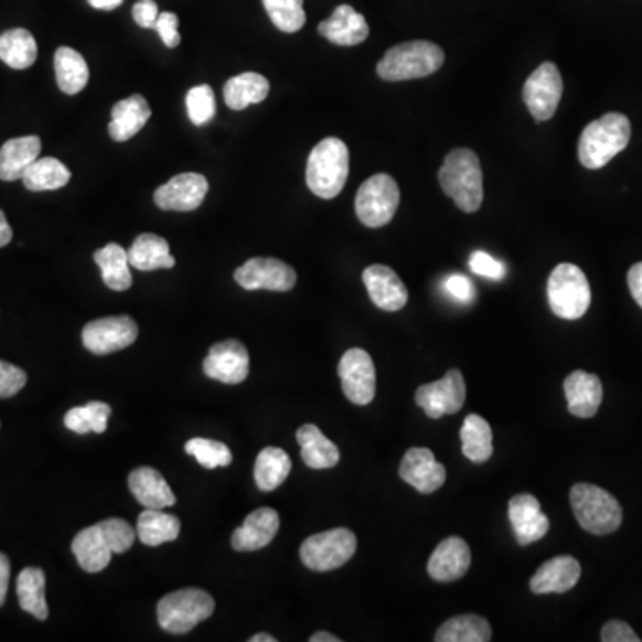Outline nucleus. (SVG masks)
<instances>
[{
    "label": "nucleus",
    "instance_id": "393cba45",
    "mask_svg": "<svg viewBox=\"0 0 642 642\" xmlns=\"http://www.w3.org/2000/svg\"><path fill=\"white\" fill-rule=\"evenodd\" d=\"M564 395L573 416L582 419L592 418L603 400V386L600 378L592 373L577 370L564 381Z\"/></svg>",
    "mask_w": 642,
    "mask_h": 642
},
{
    "label": "nucleus",
    "instance_id": "a18cd8bd",
    "mask_svg": "<svg viewBox=\"0 0 642 642\" xmlns=\"http://www.w3.org/2000/svg\"><path fill=\"white\" fill-rule=\"evenodd\" d=\"M28 384V373L14 364L0 361V398L17 395Z\"/></svg>",
    "mask_w": 642,
    "mask_h": 642
},
{
    "label": "nucleus",
    "instance_id": "6e6d98bb",
    "mask_svg": "<svg viewBox=\"0 0 642 642\" xmlns=\"http://www.w3.org/2000/svg\"><path fill=\"white\" fill-rule=\"evenodd\" d=\"M89 6H94L95 10L111 11L117 10L124 0H88Z\"/></svg>",
    "mask_w": 642,
    "mask_h": 642
},
{
    "label": "nucleus",
    "instance_id": "bb28decb",
    "mask_svg": "<svg viewBox=\"0 0 642 642\" xmlns=\"http://www.w3.org/2000/svg\"><path fill=\"white\" fill-rule=\"evenodd\" d=\"M42 140L38 136H24L6 141L0 149V179L19 181L24 178L28 168L40 158Z\"/></svg>",
    "mask_w": 642,
    "mask_h": 642
},
{
    "label": "nucleus",
    "instance_id": "7c9ffc66",
    "mask_svg": "<svg viewBox=\"0 0 642 642\" xmlns=\"http://www.w3.org/2000/svg\"><path fill=\"white\" fill-rule=\"evenodd\" d=\"M181 534V522L178 516L167 514L163 509H145L138 517L136 535L145 546H161L172 543Z\"/></svg>",
    "mask_w": 642,
    "mask_h": 642
},
{
    "label": "nucleus",
    "instance_id": "9d476101",
    "mask_svg": "<svg viewBox=\"0 0 642 642\" xmlns=\"http://www.w3.org/2000/svg\"><path fill=\"white\" fill-rule=\"evenodd\" d=\"M357 549V537L349 528H332L303 541L300 559L312 571H334L345 566Z\"/></svg>",
    "mask_w": 642,
    "mask_h": 642
},
{
    "label": "nucleus",
    "instance_id": "79ce46f5",
    "mask_svg": "<svg viewBox=\"0 0 642 642\" xmlns=\"http://www.w3.org/2000/svg\"><path fill=\"white\" fill-rule=\"evenodd\" d=\"M266 13L282 33H298L306 25L303 0H263Z\"/></svg>",
    "mask_w": 642,
    "mask_h": 642
},
{
    "label": "nucleus",
    "instance_id": "4c0bfd02",
    "mask_svg": "<svg viewBox=\"0 0 642 642\" xmlns=\"http://www.w3.org/2000/svg\"><path fill=\"white\" fill-rule=\"evenodd\" d=\"M462 453L475 464L489 461L493 456V430L482 416L470 415L461 428Z\"/></svg>",
    "mask_w": 642,
    "mask_h": 642
},
{
    "label": "nucleus",
    "instance_id": "49530a36",
    "mask_svg": "<svg viewBox=\"0 0 642 642\" xmlns=\"http://www.w3.org/2000/svg\"><path fill=\"white\" fill-rule=\"evenodd\" d=\"M470 268L473 274L491 280H502L507 274L505 265L496 261L493 256H489L488 252L484 250H477L471 254Z\"/></svg>",
    "mask_w": 642,
    "mask_h": 642
},
{
    "label": "nucleus",
    "instance_id": "8fccbe9b",
    "mask_svg": "<svg viewBox=\"0 0 642 642\" xmlns=\"http://www.w3.org/2000/svg\"><path fill=\"white\" fill-rule=\"evenodd\" d=\"M601 641L603 642H639L638 633L633 632L632 627L624 623V621H609V623L601 630Z\"/></svg>",
    "mask_w": 642,
    "mask_h": 642
},
{
    "label": "nucleus",
    "instance_id": "c756f323",
    "mask_svg": "<svg viewBox=\"0 0 642 642\" xmlns=\"http://www.w3.org/2000/svg\"><path fill=\"white\" fill-rule=\"evenodd\" d=\"M129 263L135 266L136 270L154 271L170 270L175 266V259L170 254V245L167 239L156 234H141L132 243V247L127 250Z\"/></svg>",
    "mask_w": 642,
    "mask_h": 642
},
{
    "label": "nucleus",
    "instance_id": "f257e3e1",
    "mask_svg": "<svg viewBox=\"0 0 642 642\" xmlns=\"http://www.w3.org/2000/svg\"><path fill=\"white\" fill-rule=\"evenodd\" d=\"M135 528L120 517H109L75 535L72 552L86 573H100L111 563L113 554H124L135 545Z\"/></svg>",
    "mask_w": 642,
    "mask_h": 642
},
{
    "label": "nucleus",
    "instance_id": "412c9836",
    "mask_svg": "<svg viewBox=\"0 0 642 642\" xmlns=\"http://www.w3.org/2000/svg\"><path fill=\"white\" fill-rule=\"evenodd\" d=\"M471 566V549L461 537L441 541L428 559L427 571L436 582H456Z\"/></svg>",
    "mask_w": 642,
    "mask_h": 642
},
{
    "label": "nucleus",
    "instance_id": "4468645a",
    "mask_svg": "<svg viewBox=\"0 0 642 642\" xmlns=\"http://www.w3.org/2000/svg\"><path fill=\"white\" fill-rule=\"evenodd\" d=\"M341 387L352 404L368 405L375 398L377 375L372 355L363 349H350L340 361L338 368Z\"/></svg>",
    "mask_w": 642,
    "mask_h": 642
},
{
    "label": "nucleus",
    "instance_id": "3c124183",
    "mask_svg": "<svg viewBox=\"0 0 642 642\" xmlns=\"http://www.w3.org/2000/svg\"><path fill=\"white\" fill-rule=\"evenodd\" d=\"M136 24L143 29H154L159 17V8L154 0H138L132 8Z\"/></svg>",
    "mask_w": 642,
    "mask_h": 642
},
{
    "label": "nucleus",
    "instance_id": "5701e85b",
    "mask_svg": "<svg viewBox=\"0 0 642 642\" xmlns=\"http://www.w3.org/2000/svg\"><path fill=\"white\" fill-rule=\"evenodd\" d=\"M582 575V568L571 555H560L555 559L546 560L531 580L534 595H563L577 586Z\"/></svg>",
    "mask_w": 642,
    "mask_h": 642
},
{
    "label": "nucleus",
    "instance_id": "f8f14e48",
    "mask_svg": "<svg viewBox=\"0 0 642 642\" xmlns=\"http://www.w3.org/2000/svg\"><path fill=\"white\" fill-rule=\"evenodd\" d=\"M234 279L247 291H279L286 293L297 285V271L275 257H254L250 261L239 266Z\"/></svg>",
    "mask_w": 642,
    "mask_h": 642
},
{
    "label": "nucleus",
    "instance_id": "a211bd4d",
    "mask_svg": "<svg viewBox=\"0 0 642 642\" xmlns=\"http://www.w3.org/2000/svg\"><path fill=\"white\" fill-rule=\"evenodd\" d=\"M398 475L421 494H432L447 482V470L436 461L432 450L413 447L402 459Z\"/></svg>",
    "mask_w": 642,
    "mask_h": 642
},
{
    "label": "nucleus",
    "instance_id": "6e6552de",
    "mask_svg": "<svg viewBox=\"0 0 642 642\" xmlns=\"http://www.w3.org/2000/svg\"><path fill=\"white\" fill-rule=\"evenodd\" d=\"M213 612V596L204 589L188 587L161 598L158 603L159 627L170 633H188L211 618Z\"/></svg>",
    "mask_w": 642,
    "mask_h": 642
},
{
    "label": "nucleus",
    "instance_id": "f3484780",
    "mask_svg": "<svg viewBox=\"0 0 642 642\" xmlns=\"http://www.w3.org/2000/svg\"><path fill=\"white\" fill-rule=\"evenodd\" d=\"M210 191V182L201 173H179L154 193L156 205L163 211H195Z\"/></svg>",
    "mask_w": 642,
    "mask_h": 642
},
{
    "label": "nucleus",
    "instance_id": "09e8293b",
    "mask_svg": "<svg viewBox=\"0 0 642 642\" xmlns=\"http://www.w3.org/2000/svg\"><path fill=\"white\" fill-rule=\"evenodd\" d=\"M445 291L457 302L470 303L475 300V285L466 275H450L445 280Z\"/></svg>",
    "mask_w": 642,
    "mask_h": 642
},
{
    "label": "nucleus",
    "instance_id": "ea45409f",
    "mask_svg": "<svg viewBox=\"0 0 642 642\" xmlns=\"http://www.w3.org/2000/svg\"><path fill=\"white\" fill-rule=\"evenodd\" d=\"M72 173L56 158H38L24 173V186L29 191H54L71 182Z\"/></svg>",
    "mask_w": 642,
    "mask_h": 642
},
{
    "label": "nucleus",
    "instance_id": "aec40b11",
    "mask_svg": "<svg viewBox=\"0 0 642 642\" xmlns=\"http://www.w3.org/2000/svg\"><path fill=\"white\" fill-rule=\"evenodd\" d=\"M363 282L372 302L382 311L395 312L405 308L409 291L396 271L386 265H372L364 270Z\"/></svg>",
    "mask_w": 642,
    "mask_h": 642
},
{
    "label": "nucleus",
    "instance_id": "b1692460",
    "mask_svg": "<svg viewBox=\"0 0 642 642\" xmlns=\"http://www.w3.org/2000/svg\"><path fill=\"white\" fill-rule=\"evenodd\" d=\"M279 512L261 507L248 514L247 520L233 534V548L238 552H256L270 545L279 532Z\"/></svg>",
    "mask_w": 642,
    "mask_h": 642
},
{
    "label": "nucleus",
    "instance_id": "2f4dec72",
    "mask_svg": "<svg viewBox=\"0 0 642 642\" xmlns=\"http://www.w3.org/2000/svg\"><path fill=\"white\" fill-rule=\"evenodd\" d=\"M270 94V83L265 75L245 72L228 79L224 88L225 103L234 111H242L252 104H259Z\"/></svg>",
    "mask_w": 642,
    "mask_h": 642
},
{
    "label": "nucleus",
    "instance_id": "7ed1b4c3",
    "mask_svg": "<svg viewBox=\"0 0 642 642\" xmlns=\"http://www.w3.org/2000/svg\"><path fill=\"white\" fill-rule=\"evenodd\" d=\"M632 127L621 113H609L591 121L578 141V159L589 170H600L629 147Z\"/></svg>",
    "mask_w": 642,
    "mask_h": 642
},
{
    "label": "nucleus",
    "instance_id": "2eb2a0df",
    "mask_svg": "<svg viewBox=\"0 0 642 642\" xmlns=\"http://www.w3.org/2000/svg\"><path fill=\"white\" fill-rule=\"evenodd\" d=\"M138 338V325L131 317H107L89 321L83 329V345L95 355H107L127 349Z\"/></svg>",
    "mask_w": 642,
    "mask_h": 642
},
{
    "label": "nucleus",
    "instance_id": "13d9d810",
    "mask_svg": "<svg viewBox=\"0 0 642 642\" xmlns=\"http://www.w3.org/2000/svg\"><path fill=\"white\" fill-rule=\"evenodd\" d=\"M250 642H277V639L270 633H257L254 638L248 639Z\"/></svg>",
    "mask_w": 642,
    "mask_h": 642
},
{
    "label": "nucleus",
    "instance_id": "f704fd0d",
    "mask_svg": "<svg viewBox=\"0 0 642 642\" xmlns=\"http://www.w3.org/2000/svg\"><path fill=\"white\" fill-rule=\"evenodd\" d=\"M289 471H291V459L288 453L280 448L268 447L257 456L254 479H256L257 488L265 493H270L285 484Z\"/></svg>",
    "mask_w": 642,
    "mask_h": 642
},
{
    "label": "nucleus",
    "instance_id": "e433bc0d",
    "mask_svg": "<svg viewBox=\"0 0 642 642\" xmlns=\"http://www.w3.org/2000/svg\"><path fill=\"white\" fill-rule=\"evenodd\" d=\"M491 624L488 619L477 614H462L448 619L436 632V642H489Z\"/></svg>",
    "mask_w": 642,
    "mask_h": 642
},
{
    "label": "nucleus",
    "instance_id": "c9c22d12",
    "mask_svg": "<svg viewBox=\"0 0 642 642\" xmlns=\"http://www.w3.org/2000/svg\"><path fill=\"white\" fill-rule=\"evenodd\" d=\"M38 45L28 29H10L0 34V60L14 71H25L34 65Z\"/></svg>",
    "mask_w": 642,
    "mask_h": 642
},
{
    "label": "nucleus",
    "instance_id": "9b49d317",
    "mask_svg": "<svg viewBox=\"0 0 642 642\" xmlns=\"http://www.w3.org/2000/svg\"><path fill=\"white\" fill-rule=\"evenodd\" d=\"M563 75L555 63H543L537 71L528 75L523 86V100L528 111L537 121H546L554 117L560 98H563Z\"/></svg>",
    "mask_w": 642,
    "mask_h": 642
},
{
    "label": "nucleus",
    "instance_id": "20e7f679",
    "mask_svg": "<svg viewBox=\"0 0 642 642\" xmlns=\"http://www.w3.org/2000/svg\"><path fill=\"white\" fill-rule=\"evenodd\" d=\"M349 172L350 152L345 141L325 138L309 154L306 182L314 195L331 201L345 188Z\"/></svg>",
    "mask_w": 642,
    "mask_h": 642
},
{
    "label": "nucleus",
    "instance_id": "ddd939ff",
    "mask_svg": "<svg viewBox=\"0 0 642 642\" xmlns=\"http://www.w3.org/2000/svg\"><path fill=\"white\" fill-rule=\"evenodd\" d=\"M416 404L430 419L456 415L466 400V382L459 370H450L445 377L416 389Z\"/></svg>",
    "mask_w": 642,
    "mask_h": 642
},
{
    "label": "nucleus",
    "instance_id": "473e14b6",
    "mask_svg": "<svg viewBox=\"0 0 642 642\" xmlns=\"http://www.w3.org/2000/svg\"><path fill=\"white\" fill-rule=\"evenodd\" d=\"M95 263L103 271L104 285L113 291H127L132 286L131 263L127 250L118 243H109L95 252Z\"/></svg>",
    "mask_w": 642,
    "mask_h": 642
},
{
    "label": "nucleus",
    "instance_id": "4be33fe9",
    "mask_svg": "<svg viewBox=\"0 0 642 642\" xmlns=\"http://www.w3.org/2000/svg\"><path fill=\"white\" fill-rule=\"evenodd\" d=\"M318 33L340 47H354L368 38L370 25L352 6L341 4L318 25Z\"/></svg>",
    "mask_w": 642,
    "mask_h": 642
},
{
    "label": "nucleus",
    "instance_id": "f03ea898",
    "mask_svg": "<svg viewBox=\"0 0 642 642\" xmlns=\"http://www.w3.org/2000/svg\"><path fill=\"white\" fill-rule=\"evenodd\" d=\"M439 184L459 210L475 213L484 201V175L479 156L470 149H456L439 170Z\"/></svg>",
    "mask_w": 642,
    "mask_h": 642
},
{
    "label": "nucleus",
    "instance_id": "cd10ccee",
    "mask_svg": "<svg viewBox=\"0 0 642 642\" xmlns=\"http://www.w3.org/2000/svg\"><path fill=\"white\" fill-rule=\"evenodd\" d=\"M129 488L135 499L147 509L172 507L178 502L164 477L149 466L132 471L129 475Z\"/></svg>",
    "mask_w": 642,
    "mask_h": 642
},
{
    "label": "nucleus",
    "instance_id": "5fc2aeb1",
    "mask_svg": "<svg viewBox=\"0 0 642 642\" xmlns=\"http://www.w3.org/2000/svg\"><path fill=\"white\" fill-rule=\"evenodd\" d=\"M11 239H13V231L6 220V214L0 210V248L10 245Z\"/></svg>",
    "mask_w": 642,
    "mask_h": 642
},
{
    "label": "nucleus",
    "instance_id": "4d7b16f0",
    "mask_svg": "<svg viewBox=\"0 0 642 642\" xmlns=\"http://www.w3.org/2000/svg\"><path fill=\"white\" fill-rule=\"evenodd\" d=\"M309 641H311V642H341V639L335 638V635H332V633H329V632H317V633H312L311 639H309Z\"/></svg>",
    "mask_w": 642,
    "mask_h": 642
},
{
    "label": "nucleus",
    "instance_id": "72a5a7b5",
    "mask_svg": "<svg viewBox=\"0 0 642 642\" xmlns=\"http://www.w3.org/2000/svg\"><path fill=\"white\" fill-rule=\"evenodd\" d=\"M57 86L66 95H77L86 88L89 79L88 65L79 52L60 47L54 56Z\"/></svg>",
    "mask_w": 642,
    "mask_h": 642
},
{
    "label": "nucleus",
    "instance_id": "de8ad7c7",
    "mask_svg": "<svg viewBox=\"0 0 642 642\" xmlns=\"http://www.w3.org/2000/svg\"><path fill=\"white\" fill-rule=\"evenodd\" d=\"M154 29L158 31L159 38L163 40V43L168 49H175L178 47L179 43H181L178 14L170 13V11L159 13L158 20H156Z\"/></svg>",
    "mask_w": 642,
    "mask_h": 642
},
{
    "label": "nucleus",
    "instance_id": "37998d69",
    "mask_svg": "<svg viewBox=\"0 0 642 642\" xmlns=\"http://www.w3.org/2000/svg\"><path fill=\"white\" fill-rule=\"evenodd\" d=\"M186 453L195 457L199 464L204 466L207 470L214 468H225L233 462V453L228 450L227 445L213 439L193 438L184 447Z\"/></svg>",
    "mask_w": 642,
    "mask_h": 642
},
{
    "label": "nucleus",
    "instance_id": "423d86ee",
    "mask_svg": "<svg viewBox=\"0 0 642 642\" xmlns=\"http://www.w3.org/2000/svg\"><path fill=\"white\" fill-rule=\"evenodd\" d=\"M569 502L577 522L589 534H612L623 522V511L618 500L598 485H573Z\"/></svg>",
    "mask_w": 642,
    "mask_h": 642
},
{
    "label": "nucleus",
    "instance_id": "39448f33",
    "mask_svg": "<svg viewBox=\"0 0 642 642\" xmlns=\"http://www.w3.org/2000/svg\"><path fill=\"white\" fill-rule=\"evenodd\" d=\"M445 63V52L439 45L425 40L405 42L389 49L378 61L377 74L389 83L424 79L436 74Z\"/></svg>",
    "mask_w": 642,
    "mask_h": 642
},
{
    "label": "nucleus",
    "instance_id": "c03bdc74",
    "mask_svg": "<svg viewBox=\"0 0 642 642\" xmlns=\"http://www.w3.org/2000/svg\"><path fill=\"white\" fill-rule=\"evenodd\" d=\"M186 111L190 120L195 126H205L210 124L216 113V100H214V92L210 84H201L188 92Z\"/></svg>",
    "mask_w": 642,
    "mask_h": 642
},
{
    "label": "nucleus",
    "instance_id": "c85d7f7f",
    "mask_svg": "<svg viewBox=\"0 0 642 642\" xmlns=\"http://www.w3.org/2000/svg\"><path fill=\"white\" fill-rule=\"evenodd\" d=\"M297 441L302 448V459L312 470H329L340 462V448L323 436L317 425L308 424L297 430Z\"/></svg>",
    "mask_w": 642,
    "mask_h": 642
},
{
    "label": "nucleus",
    "instance_id": "a878e982",
    "mask_svg": "<svg viewBox=\"0 0 642 642\" xmlns=\"http://www.w3.org/2000/svg\"><path fill=\"white\" fill-rule=\"evenodd\" d=\"M150 111L149 103L143 95H132L124 98L120 103L115 104L111 111V121H109V136L118 143L131 140L138 132L143 129L145 124L149 121Z\"/></svg>",
    "mask_w": 642,
    "mask_h": 642
},
{
    "label": "nucleus",
    "instance_id": "dca6fc26",
    "mask_svg": "<svg viewBox=\"0 0 642 642\" xmlns=\"http://www.w3.org/2000/svg\"><path fill=\"white\" fill-rule=\"evenodd\" d=\"M250 372V355L247 346L236 340L220 341L211 346L204 359V373L213 381L224 384H242Z\"/></svg>",
    "mask_w": 642,
    "mask_h": 642
},
{
    "label": "nucleus",
    "instance_id": "1a4fd4ad",
    "mask_svg": "<svg viewBox=\"0 0 642 642\" xmlns=\"http://www.w3.org/2000/svg\"><path fill=\"white\" fill-rule=\"evenodd\" d=\"M400 205V188L387 173L372 175L359 188L355 196V213L366 227L378 228L395 218Z\"/></svg>",
    "mask_w": 642,
    "mask_h": 642
},
{
    "label": "nucleus",
    "instance_id": "58836bf2",
    "mask_svg": "<svg viewBox=\"0 0 642 642\" xmlns=\"http://www.w3.org/2000/svg\"><path fill=\"white\" fill-rule=\"evenodd\" d=\"M17 595L20 607L40 621L49 618L47 600H45V573L40 568H25L17 580Z\"/></svg>",
    "mask_w": 642,
    "mask_h": 642
},
{
    "label": "nucleus",
    "instance_id": "864d4df0",
    "mask_svg": "<svg viewBox=\"0 0 642 642\" xmlns=\"http://www.w3.org/2000/svg\"><path fill=\"white\" fill-rule=\"evenodd\" d=\"M11 566L10 559L0 554V607L4 606L8 587H10Z\"/></svg>",
    "mask_w": 642,
    "mask_h": 642
},
{
    "label": "nucleus",
    "instance_id": "603ef678",
    "mask_svg": "<svg viewBox=\"0 0 642 642\" xmlns=\"http://www.w3.org/2000/svg\"><path fill=\"white\" fill-rule=\"evenodd\" d=\"M629 288L633 300L642 308V263L633 265L629 271Z\"/></svg>",
    "mask_w": 642,
    "mask_h": 642
},
{
    "label": "nucleus",
    "instance_id": "0eeeda50",
    "mask_svg": "<svg viewBox=\"0 0 642 642\" xmlns=\"http://www.w3.org/2000/svg\"><path fill=\"white\" fill-rule=\"evenodd\" d=\"M549 309L563 320H580L591 306V286L577 265L563 263L548 279Z\"/></svg>",
    "mask_w": 642,
    "mask_h": 642
},
{
    "label": "nucleus",
    "instance_id": "6ab92c4d",
    "mask_svg": "<svg viewBox=\"0 0 642 642\" xmlns=\"http://www.w3.org/2000/svg\"><path fill=\"white\" fill-rule=\"evenodd\" d=\"M509 520L516 541L522 546L532 545L548 534L549 520L541 511L539 500L532 494H517L509 502Z\"/></svg>",
    "mask_w": 642,
    "mask_h": 642
},
{
    "label": "nucleus",
    "instance_id": "a19ab883",
    "mask_svg": "<svg viewBox=\"0 0 642 642\" xmlns=\"http://www.w3.org/2000/svg\"><path fill=\"white\" fill-rule=\"evenodd\" d=\"M111 416V407L104 402H89L83 407H74L65 416V427L72 432L104 434L107 430V421Z\"/></svg>",
    "mask_w": 642,
    "mask_h": 642
}]
</instances>
